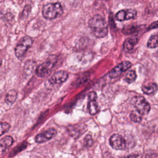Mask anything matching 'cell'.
Masks as SVG:
<instances>
[{
	"label": "cell",
	"mask_w": 158,
	"mask_h": 158,
	"mask_svg": "<svg viewBox=\"0 0 158 158\" xmlns=\"http://www.w3.org/2000/svg\"><path fill=\"white\" fill-rule=\"evenodd\" d=\"M33 40L31 37L29 36H23L17 44L14 51L16 57L21 59L27 53L28 49L31 46Z\"/></svg>",
	"instance_id": "obj_4"
},
{
	"label": "cell",
	"mask_w": 158,
	"mask_h": 158,
	"mask_svg": "<svg viewBox=\"0 0 158 158\" xmlns=\"http://www.w3.org/2000/svg\"><path fill=\"white\" fill-rule=\"evenodd\" d=\"M134 105L136 110L141 115H147L151 110L149 104L146 101L144 97L141 96H136L135 98Z\"/></svg>",
	"instance_id": "obj_5"
},
{
	"label": "cell",
	"mask_w": 158,
	"mask_h": 158,
	"mask_svg": "<svg viewBox=\"0 0 158 158\" xmlns=\"http://www.w3.org/2000/svg\"><path fill=\"white\" fill-rule=\"evenodd\" d=\"M88 26L93 35L98 38H104L108 33L107 25L104 18L100 14H96L88 21Z\"/></svg>",
	"instance_id": "obj_1"
},
{
	"label": "cell",
	"mask_w": 158,
	"mask_h": 158,
	"mask_svg": "<svg viewBox=\"0 0 158 158\" xmlns=\"http://www.w3.org/2000/svg\"><path fill=\"white\" fill-rule=\"evenodd\" d=\"M109 143L111 147L115 150H123L127 146L125 139L118 134L112 135L110 138Z\"/></svg>",
	"instance_id": "obj_7"
},
{
	"label": "cell",
	"mask_w": 158,
	"mask_h": 158,
	"mask_svg": "<svg viewBox=\"0 0 158 158\" xmlns=\"http://www.w3.org/2000/svg\"><path fill=\"white\" fill-rule=\"evenodd\" d=\"M85 144L86 146H91L93 144V141L90 135H86L85 138Z\"/></svg>",
	"instance_id": "obj_23"
},
{
	"label": "cell",
	"mask_w": 158,
	"mask_h": 158,
	"mask_svg": "<svg viewBox=\"0 0 158 158\" xmlns=\"http://www.w3.org/2000/svg\"><path fill=\"white\" fill-rule=\"evenodd\" d=\"M130 119L136 123H139L142 120V115L136 110L132 111L130 115Z\"/></svg>",
	"instance_id": "obj_18"
},
{
	"label": "cell",
	"mask_w": 158,
	"mask_h": 158,
	"mask_svg": "<svg viewBox=\"0 0 158 158\" xmlns=\"http://www.w3.org/2000/svg\"><path fill=\"white\" fill-rule=\"evenodd\" d=\"M158 28V20L157 21H156L153 23H152L149 26V27L148 28V30H152V29H154V28Z\"/></svg>",
	"instance_id": "obj_24"
},
{
	"label": "cell",
	"mask_w": 158,
	"mask_h": 158,
	"mask_svg": "<svg viewBox=\"0 0 158 158\" xmlns=\"http://www.w3.org/2000/svg\"><path fill=\"white\" fill-rule=\"evenodd\" d=\"M147 46L149 48H156L158 47V35H152L149 38Z\"/></svg>",
	"instance_id": "obj_16"
},
{
	"label": "cell",
	"mask_w": 158,
	"mask_h": 158,
	"mask_svg": "<svg viewBox=\"0 0 158 158\" xmlns=\"http://www.w3.org/2000/svg\"><path fill=\"white\" fill-rule=\"evenodd\" d=\"M137 12L134 9H123L117 12L115 15V19L118 21H125L135 19L136 17Z\"/></svg>",
	"instance_id": "obj_8"
},
{
	"label": "cell",
	"mask_w": 158,
	"mask_h": 158,
	"mask_svg": "<svg viewBox=\"0 0 158 158\" xmlns=\"http://www.w3.org/2000/svg\"><path fill=\"white\" fill-rule=\"evenodd\" d=\"M136 78V72H135V70H133L128 71L125 77V80L128 83H133V81H135Z\"/></svg>",
	"instance_id": "obj_17"
},
{
	"label": "cell",
	"mask_w": 158,
	"mask_h": 158,
	"mask_svg": "<svg viewBox=\"0 0 158 158\" xmlns=\"http://www.w3.org/2000/svg\"><path fill=\"white\" fill-rule=\"evenodd\" d=\"M31 9V6H30V4H27V5L24 7L23 10H22V13L20 14V19H25V18L28 16V14L30 12Z\"/></svg>",
	"instance_id": "obj_21"
},
{
	"label": "cell",
	"mask_w": 158,
	"mask_h": 158,
	"mask_svg": "<svg viewBox=\"0 0 158 158\" xmlns=\"http://www.w3.org/2000/svg\"><path fill=\"white\" fill-rule=\"evenodd\" d=\"M35 65V63L31 60L27 61L25 66H24V70L25 72H28V73H31L34 66Z\"/></svg>",
	"instance_id": "obj_20"
},
{
	"label": "cell",
	"mask_w": 158,
	"mask_h": 158,
	"mask_svg": "<svg viewBox=\"0 0 158 158\" xmlns=\"http://www.w3.org/2000/svg\"><path fill=\"white\" fill-rule=\"evenodd\" d=\"M57 134V131L54 128H51L45 131L38 134L35 136V141L38 143H42L44 142H46L52 138H54Z\"/></svg>",
	"instance_id": "obj_9"
},
{
	"label": "cell",
	"mask_w": 158,
	"mask_h": 158,
	"mask_svg": "<svg viewBox=\"0 0 158 158\" xmlns=\"http://www.w3.org/2000/svg\"><path fill=\"white\" fill-rule=\"evenodd\" d=\"M131 65V63L129 61L122 62L110 70L109 73V77L110 78H115L119 77L123 72L130 69Z\"/></svg>",
	"instance_id": "obj_6"
},
{
	"label": "cell",
	"mask_w": 158,
	"mask_h": 158,
	"mask_svg": "<svg viewBox=\"0 0 158 158\" xmlns=\"http://www.w3.org/2000/svg\"><path fill=\"white\" fill-rule=\"evenodd\" d=\"M63 7L60 3H48L43 7L42 14L44 19L52 20L60 17L63 14Z\"/></svg>",
	"instance_id": "obj_3"
},
{
	"label": "cell",
	"mask_w": 158,
	"mask_h": 158,
	"mask_svg": "<svg viewBox=\"0 0 158 158\" xmlns=\"http://www.w3.org/2000/svg\"><path fill=\"white\" fill-rule=\"evenodd\" d=\"M14 143V139L10 136H6L3 137L0 141V147L1 153L8 149Z\"/></svg>",
	"instance_id": "obj_13"
},
{
	"label": "cell",
	"mask_w": 158,
	"mask_h": 158,
	"mask_svg": "<svg viewBox=\"0 0 158 158\" xmlns=\"http://www.w3.org/2000/svg\"><path fill=\"white\" fill-rule=\"evenodd\" d=\"M144 25H142V26H133V27H127V28L123 29L122 32L124 33L125 34H132L138 31L139 30L140 28H141V27H144Z\"/></svg>",
	"instance_id": "obj_19"
},
{
	"label": "cell",
	"mask_w": 158,
	"mask_h": 158,
	"mask_svg": "<svg viewBox=\"0 0 158 158\" xmlns=\"http://www.w3.org/2000/svg\"><path fill=\"white\" fill-rule=\"evenodd\" d=\"M138 39L136 37H132L126 39L123 44V49L125 52H129L131 51L134 46L137 44Z\"/></svg>",
	"instance_id": "obj_12"
},
{
	"label": "cell",
	"mask_w": 158,
	"mask_h": 158,
	"mask_svg": "<svg viewBox=\"0 0 158 158\" xmlns=\"http://www.w3.org/2000/svg\"><path fill=\"white\" fill-rule=\"evenodd\" d=\"M123 158H142V155L141 154H131L128 156L124 157Z\"/></svg>",
	"instance_id": "obj_25"
},
{
	"label": "cell",
	"mask_w": 158,
	"mask_h": 158,
	"mask_svg": "<svg viewBox=\"0 0 158 158\" xmlns=\"http://www.w3.org/2000/svg\"><path fill=\"white\" fill-rule=\"evenodd\" d=\"M69 74L64 70H59L54 73V74L49 79L50 83L54 84H62L65 82L68 78Z\"/></svg>",
	"instance_id": "obj_11"
},
{
	"label": "cell",
	"mask_w": 158,
	"mask_h": 158,
	"mask_svg": "<svg viewBox=\"0 0 158 158\" xmlns=\"http://www.w3.org/2000/svg\"><path fill=\"white\" fill-rule=\"evenodd\" d=\"M17 93L16 91L10 90L7 93L5 98V101L7 104H11L15 102V101L17 99Z\"/></svg>",
	"instance_id": "obj_15"
},
{
	"label": "cell",
	"mask_w": 158,
	"mask_h": 158,
	"mask_svg": "<svg viewBox=\"0 0 158 158\" xmlns=\"http://www.w3.org/2000/svg\"><path fill=\"white\" fill-rule=\"evenodd\" d=\"M143 92L146 94H153L158 89V85L156 83H151L146 85H143L141 88Z\"/></svg>",
	"instance_id": "obj_14"
},
{
	"label": "cell",
	"mask_w": 158,
	"mask_h": 158,
	"mask_svg": "<svg viewBox=\"0 0 158 158\" xmlns=\"http://www.w3.org/2000/svg\"><path fill=\"white\" fill-rule=\"evenodd\" d=\"M10 126L7 122H1V135H2L4 133L8 131L10 129Z\"/></svg>",
	"instance_id": "obj_22"
},
{
	"label": "cell",
	"mask_w": 158,
	"mask_h": 158,
	"mask_svg": "<svg viewBox=\"0 0 158 158\" xmlns=\"http://www.w3.org/2000/svg\"><path fill=\"white\" fill-rule=\"evenodd\" d=\"M96 99L97 94L94 91H91L88 94V109L91 115H95L99 111V107Z\"/></svg>",
	"instance_id": "obj_10"
},
{
	"label": "cell",
	"mask_w": 158,
	"mask_h": 158,
	"mask_svg": "<svg viewBox=\"0 0 158 158\" xmlns=\"http://www.w3.org/2000/svg\"><path fill=\"white\" fill-rule=\"evenodd\" d=\"M57 56L56 55H51L49 56L47 59L39 65L36 70L35 73L36 74L41 78L46 77L49 76L53 69L54 68L57 62Z\"/></svg>",
	"instance_id": "obj_2"
}]
</instances>
